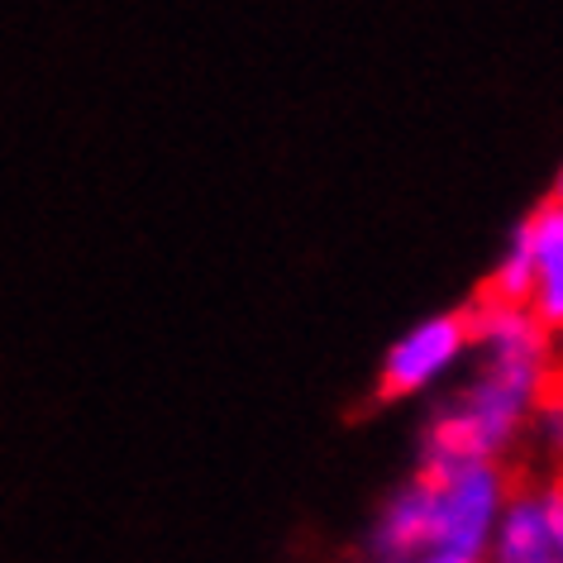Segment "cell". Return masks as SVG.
<instances>
[{"instance_id": "6da1fadb", "label": "cell", "mask_w": 563, "mask_h": 563, "mask_svg": "<svg viewBox=\"0 0 563 563\" xmlns=\"http://www.w3.org/2000/svg\"><path fill=\"white\" fill-rule=\"evenodd\" d=\"M473 349H483V373L468 383V391L444 406L440 420L430 426L434 454H459V459H492L520 440V430L534 420L549 397V330L534 320L530 306H506V301H473Z\"/></svg>"}, {"instance_id": "7a4b0ae2", "label": "cell", "mask_w": 563, "mask_h": 563, "mask_svg": "<svg viewBox=\"0 0 563 563\" xmlns=\"http://www.w3.org/2000/svg\"><path fill=\"white\" fill-rule=\"evenodd\" d=\"M420 483L430 497V554L434 563H487L492 530L511 497V477L492 459H459L426 449Z\"/></svg>"}, {"instance_id": "3957f363", "label": "cell", "mask_w": 563, "mask_h": 563, "mask_svg": "<svg viewBox=\"0 0 563 563\" xmlns=\"http://www.w3.org/2000/svg\"><path fill=\"white\" fill-rule=\"evenodd\" d=\"M473 349V320L468 311H440L420 320L387 349L383 377H377V397H416L434 377H444L454 363Z\"/></svg>"}, {"instance_id": "277c9868", "label": "cell", "mask_w": 563, "mask_h": 563, "mask_svg": "<svg viewBox=\"0 0 563 563\" xmlns=\"http://www.w3.org/2000/svg\"><path fill=\"white\" fill-rule=\"evenodd\" d=\"M487 563H563V497L559 483H520L501 506Z\"/></svg>"}, {"instance_id": "5b68a950", "label": "cell", "mask_w": 563, "mask_h": 563, "mask_svg": "<svg viewBox=\"0 0 563 563\" xmlns=\"http://www.w3.org/2000/svg\"><path fill=\"white\" fill-rule=\"evenodd\" d=\"M530 239V311L549 330L563 320V206L559 191L540 201L526 220Z\"/></svg>"}, {"instance_id": "8992f818", "label": "cell", "mask_w": 563, "mask_h": 563, "mask_svg": "<svg viewBox=\"0 0 563 563\" xmlns=\"http://www.w3.org/2000/svg\"><path fill=\"white\" fill-rule=\"evenodd\" d=\"M426 563H434V559H426Z\"/></svg>"}]
</instances>
